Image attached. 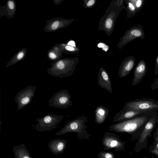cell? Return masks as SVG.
Instances as JSON below:
<instances>
[{
	"label": "cell",
	"mask_w": 158,
	"mask_h": 158,
	"mask_svg": "<svg viewBox=\"0 0 158 158\" xmlns=\"http://www.w3.org/2000/svg\"><path fill=\"white\" fill-rule=\"evenodd\" d=\"M13 152L15 158H32L23 143L19 146H14Z\"/></svg>",
	"instance_id": "21"
},
{
	"label": "cell",
	"mask_w": 158,
	"mask_h": 158,
	"mask_svg": "<svg viewBox=\"0 0 158 158\" xmlns=\"http://www.w3.org/2000/svg\"><path fill=\"white\" fill-rule=\"evenodd\" d=\"M74 19H66L57 17L48 20L44 30L46 32H52L66 27L74 21Z\"/></svg>",
	"instance_id": "12"
},
{
	"label": "cell",
	"mask_w": 158,
	"mask_h": 158,
	"mask_svg": "<svg viewBox=\"0 0 158 158\" xmlns=\"http://www.w3.org/2000/svg\"><path fill=\"white\" fill-rule=\"evenodd\" d=\"M102 141L104 150L113 149L118 152L125 149L126 141L122 140L118 135L114 133L106 132Z\"/></svg>",
	"instance_id": "9"
},
{
	"label": "cell",
	"mask_w": 158,
	"mask_h": 158,
	"mask_svg": "<svg viewBox=\"0 0 158 158\" xmlns=\"http://www.w3.org/2000/svg\"><path fill=\"white\" fill-rule=\"evenodd\" d=\"M16 11V4L14 0L7 1L4 6H0V17L6 15L8 19L13 18Z\"/></svg>",
	"instance_id": "19"
},
{
	"label": "cell",
	"mask_w": 158,
	"mask_h": 158,
	"mask_svg": "<svg viewBox=\"0 0 158 158\" xmlns=\"http://www.w3.org/2000/svg\"><path fill=\"white\" fill-rule=\"evenodd\" d=\"M63 118V115L47 114L41 118H37L35 130L40 132L49 131L56 128L57 126Z\"/></svg>",
	"instance_id": "7"
},
{
	"label": "cell",
	"mask_w": 158,
	"mask_h": 158,
	"mask_svg": "<svg viewBox=\"0 0 158 158\" xmlns=\"http://www.w3.org/2000/svg\"><path fill=\"white\" fill-rule=\"evenodd\" d=\"M78 60L77 57L61 58L50 64L51 66L48 68L47 73L52 76L60 78L71 76L74 73Z\"/></svg>",
	"instance_id": "3"
},
{
	"label": "cell",
	"mask_w": 158,
	"mask_h": 158,
	"mask_svg": "<svg viewBox=\"0 0 158 158\" xmlns=\"http://www.w3.org/2000/svg\"><path fill=\"white\" fill-rule=\"evenodd\" d=\"M145 37V33L142 25L139 24L137 26H133L127 30L121 38L117 47L121 49L128 43L137 38L143 40Z\"/></svg>",
	"instance_id": "8"
},
{
	"label": "cell",
	"mask_w": 158,
	"mask_h": 158,
	"mask_svg": "<svg viewBox=\"0 0 158 158\" xmlns=\"http://www.w3.org/2000/svg\"><path fill=\"white\" fill-rule=\"evenodd\" d=\"M68 91L61 90L55 93L49 100V106L58 108H67L73 105Z\"/></svg>",
	"instance_id": "11"
},
{
	"label": "cell",
	"mask_w": 158,
	"mask_h": 158,
	"mask_svg": "<svg viewBox=\"0 0 158 158\" xmlns=\"http://www.w3.org/2000/svg\"><path fill=\"white\" fill-rule=\"evenodd\" d=\"M36 86L29 85L22 89L17 93L15 101L17 103L18 111L29 105L35 96L36 89Z\"/></svg>",
	"instance_id": "10"
},
{
	"label": "cell",
	"mask_w": 158,
	"mask_h": 158,
	"mask_svg": "<svg viewBox=\"0 0 158 158\" xmlns=\"http://www.w3.org/2000/svg\"><path fill=\"white\" fill-rule=\"evenodd\" d=\"M88 121V118L82 116L68 122L65 126L58 132L55 134L57 136L61 135L69 132H75L77 134L80 140L87 139L92 135L89 134L86 130L87 126L85 123Z\"/></svg>",
	"instance_id": "4"
},
{
	"label": "cell",
	"mask_w": 158,
	"mask_h": 158,
	"mask_svg": "<svg viewBox=\"0 0 158 158\" xmlns=\"http://www.w3.org/2000/svg\"><path fill=\"white\" fill-rule=\"evenodd\" d=\"M98 83L102 88L106 89L109 93L112 92V87L109 74L102 66L100 67L98 77Z\"/></svg>",
	"instance_id": "15"
},
{
	"label": "cell",
	"mask_w": 158,
	"mask_h": 158,
	"mask_svg": "<svg viewBox=\"0 0 158 158\" xmlns=\"http://www.w3.org/2000/svg\"><path fill=\"white\" fill-rule=\"evenodd\" d=\"M97 46L98 47L102 48V50H104L106 52L108 49L105 48L104 47H106L107 46L103 43H99V44H98Z\"/></svg>",
	"instance_id": "32"
},
{
	"label": "cell",
	"mask_w": 158,
	"mask_h": 158,
	"mask_svg": "<svg viewBox=\"0 0 158 158\" xmlns=\"http://www.w3.org/2000/svg\"><path fill=\"white\" fill-rule=\"evenodd\" d=\"M136 60L134 56H131L124 59L121 62L118 69V74L120 78L128 75L134 68Z\"/></svg>",
	"instance_id": "13"
},
{
	"label": "cell",
	"mask_w": 158,
	"mask_h": 158,
	"mask_svg": "<svg viewBox=\"0 0 158 158\" xmlns=\"http://www.w3.org/2000/svg\"><path fill=\"white\" fill-rule=\"evenodd\" d=\"M65 43L56 44L47 52L48 58L52 62L61 59L63 53H64Z\"/></svg>",
	"instance_id": "18"
},
{
	"label": "cell",
	"mask_w": 158,
	"mask_h": 158,
	"mask_svg": "<svg viewBox=\"0 0 158 158\" xmlns=\"http://www.w3.org/2000/svg\"><path fill=\"white\" fill-rule=\"evenodd\" d=\"M155 75L158 74V56L156 58L155 66Z\"/></svg>",
	"instance_id": "31"
},
{
	"label": "cell",
	"mask_w": 158,
	"mask_h": 158,
	"mask_svg": "<svg viewBox=\"0 0 158 158\" xmlns=\"http://www.w3.org/2000/svg\"><path fill=\"white\" fill-rule=\"evenodd\" d=\"M145 112L146 111L122 109L115 114L112 121L113 122L123 121L131 118L140 113Z\"/></svg>",
	"instance_id": "17"
},
{
	"label": "cell",
	"mask_w": 158,
	"mask_h": 158,
	"mask_svg": "<svg viewBox=\"0 0 158 158\" xmlns=\"http://www.w3.org/2000/svg\"><path fill=\"white\" fill-rule=\"evenodd\" d=\"M27 50L26 48H23L19 50L10 59L5 67L7 68L10 66L13 65L23 60L26 56Z\"/></svg>",
	"instance_id": "22"
},
{
	"label": "cell",
	"mask_w": 158,
	"mask_h": 158,
	"mask_svg": "<svg viewBox=\"0 0 158 158\" xmlns=\"http://www.w3.org/2000/svg\"><path fill=\"white\" fill-rule=\"evenodd\" d=\"M158 112L156 111L148 118L133 149L135 152H139L147 148L148 139L151 136L152 133L158 121Z\"/></svg>",
	"instance_id": "5"
},
{
	"label": "cell",
	"mask_w": 158,
	"mask_h": 158,
	"mask_svg": "<svg viewBox=\"0 0 158 158\" xmlns=\"http://www.w3.org/2000/svg\"><path fill=\"white\" fill-rule=\"evenodd\" d=\"M143 158H148V157H143ZM154 158V156H152V157L151 158Z\"/></svg>",
	"instance_id": "36"
},
{
	"label": "cell",
	"mask_w": 158,
	"mask_h": 158,
	"mask_svg": "<svg viewBox=\"0 0 158 158\" xmlns=\"http://www.w3.org/2000/svg\"><path fill=\"white\" fill-rule=\"evenodd\" d=\"M95 122L98 124L103 123L106 120L109 113L108 109L102 105H99L94 111Z\"/></svg>",
	"instance_id": "20"
},
{
	"label": "cell",
	"mask_w": 158,
	"mask_h": 158,
	"mask_svg": "<svg viewBox=\"0 0 158 158\" xmlns=\"http://www.w3.org/2000/svg\"><path fill=\"white\" fill-rule=\"evenodd\" d=\"M149 151L151 153L157 156L158 158V149H153Z\"/></svg>",
	"instance_id": "33"
},
{
	"label": "cell",
	"mask_w": 158,
	"mask_h": 158,
	"mask_svg": "<svg viewBox=\"0 0 158 158\" xmlns=\"http://www.w3.org/2000/svg\"><path fill=\"white\" fill-rule=\"evenodd\" d=\"M63 1V0H53L54 2L56 5H59Z\"/></svg>",
	"instance_id": "35"
},
{
	"label": "cell",
	"mask_w": 158,
	"mask_h": 158,
	"mask_svg": "<svg viewBox=\"0 0 158 158\" xmlns=\"http://www.w3.org/2000/svg\"><path fill=\"white\" fill-rule=\"evenodd\" d=\"M158 110V109H156L142 112L131 118L110 126L108 130L130 134L131 135V141H134L139 137L149 117Z\"/></svg>",
	"instance_id": "1"
},
{
	"label": "cell",
	"mask_w": 158,
	"mask_h": 158,
	"mask_svg": "<svg viewBox=\"0 0 158 158\" xmlns=\"http://www.w3.org/2000/svg\"><path fill=\"white\" fill-rule=\"evenodd\" d=\"M124 0H113L99 22L98 30L104 31L109 36L113 32L116 21L123 9L126 10Z\"/></svg>",
	"instance_id": "2"
},
{
	"label": "cell",
	"mask_w": 158,
	"mask_h": 158,
	"mask_svg": "<svg viewBox=\"0 0 158 158\" xmlns=\"http://www.w3.org/2000/svg\"><path fill=\"white\" fill-rule=\"evenodd\" d=\"M97 156L98 158H115L114 154L110 152L102 151Z\"/></svg>",
	"instance_id": "26"
},
{
	"label": "cell",
	"mask_w": 158,
	"mask_h": 158,
	"mask_svg": "<svg viewBox=\"0 0 158 158\" xmlns=\"http://www.w3.org/2000/svg\"><path fill=\"white\" fill-rule=\"evenodd\" d=\"M151 88L152 90L158 88V77L155 79L154 82L151 85Z\"/></svg>",
	"instance_id": "28"
},
{
	"label": "cell",
	"mask_w": 158,
	"mask_h": 158,
	"mask_svg": "<svg viewBox=\"0 0 158 158\" xmlns=\"http://www.w3.org/2000/svg\"><path fill=\"white\" fill-rule=\"evenodd\" d=\"M67 44L68 45L74 47H76L75 42L74 41L72 40H70L69 42L67 43Z\"/></svg>",
	"instance_id": "34"
},
{
	"label": "cell",
	"mask_w": 158,
	"mask_h": 158,
	"mask_svg": "<svg viewBox=\"0 0 158 158\" xmlns=\"http://www.w3.org/2000/svg\"><path fill=\"white\" fill-rule=\"evenodd\" d=\"M64 49V53L67 54L78 53L80 50L79 48L69 46L68 45L67 43H65Z\"/></svg>",
	"instance_id": "24"
},
{
	"label": "cell",
	"mask_w": 158,
	"mask_h": 158,
	"mask_svg": "<svg viewBox=\"0 0 158 158\" xmlns=\"http://www.w3.org/2000/svg\"><path fill=\"white\" fill-rule=\"evenodd\" d=\"M147 69V66L145 61L143 59H142L134 69L132 80V85H135L142 81L146 73Z\"/></svg>",
	"instance_id": "14"
},
{
	"label": "cell",
	"mask_w": 158,
	"mask_h": 158,
	"mask_svg": "<svg viewBox=\"0 0 158 158\" xmlns=\"http://www.w3.org/2000/svg\"><path fill=\"white\" fill-rule=\"evenodd\" d=\"M83 6L85 8H90L93 7L95 4L96 0H83Z\"/></svg>",
	"instance_id": "27"
},
{
	"label": "cell",
	"mask_w": 158,
	"mask_h": 158,
	"mask_svg": "<svg viewBox=\"0 0 158 158\" xmlns=\"http://www.w3.org/2000/svg\"><path fill=\"white\" fill-rule=\"evenodd\" d=\"M130 1L135 7L137 13L139 12L141 10L145 2L144 0H130Z\"/></svg>",
	"instance_id": "25"
},
{
	"label": "cell",
	"mask_w": 158,
	"mask_h": 158,
	"mask_svg": "<svg viewBox=\"0 0 158 158\" xmlns=\"http://www.w3.org/2000/svg\"><path fill=\"white\" fill-rule=\"evenodd\" d=\"M127 4L126 10L127 12V18L133 17L137 13V10L134 5L130 0H124Z\"/></svg>",
	"instance_id": "23"
},
{
	"label": "cell",
	"mask_w": 158,
	"mask_h": 158,
	"mask_svg": "<svg viewBox=\"0 0 158 158\" xmlns=\"http://www.w3.org/2000/svg\"><path fill=\"white\" fill-rule=\"evenodd\" d=\"M127 110H135L148 111L158 109V100L141 98L127 102L123 109Z\"/></svg>",
	"instance_id": "6"
},
{
	"label": "cell",
	"mask_w": 158,
	"mask_h": 158,
	"mask_svg": "<svg viewBox=\"0 0 158 158\" xmlns=\"http://www.w3.org/2000/svg\"><path fill=\"white\" fill-rule=\"evenodd\" d=\"M67 140L57 138L51 140L48 143V147L51 152L57 155L63 153L66 147Z\"/></svg>",
	"instance_id": "16"
},
{
	"label": "cell",
	"mask_w": 158,
	"mask_h": 158,
	"mask_svg": "<svg viewBox=\"0 0 158 158\" xmlns=\"http://www.w3.org/2000/svg\"><path fill=\"white\" fill-rule=\"evenodd\" d=\"M153 137L154 139V143L158 141V126L154 132Z\"/></svg>",
	"instance_id": "29"
},
{
	"label": "cell",
	"mask_w": 158,
	"mask_h": 158,
	"mask_svg": "<svg viewBox=\"0 0 158 158\" xmlns=\"http://www.w3.org/2000/svg\"><path fill=\"white\" fill-rule=\"evenodd\" d=\"M153 149H158V141L156 143L153 142L152 145L148 148L149 151Z\"/></svg>",
	"instance_id": "30"
}]
</instances>
